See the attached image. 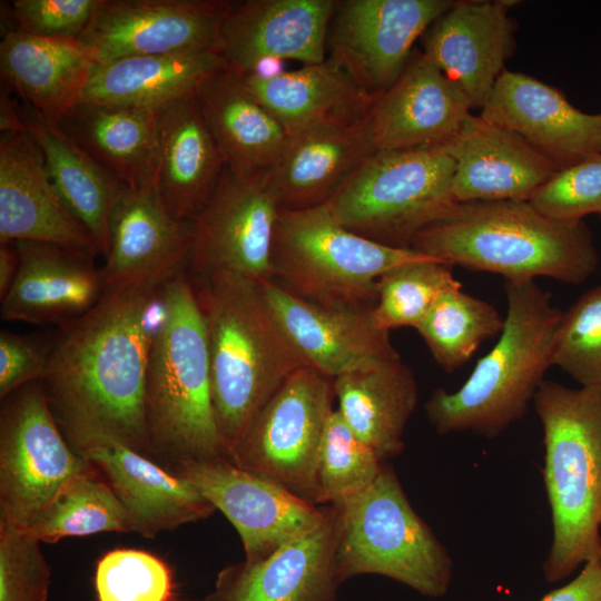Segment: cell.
<instances>
[{
  "instance_id": "obj_20",
  "label": "cell",
  "mask_w": 601,
  "mask_h": 601,
  "mask_svg": "<svg viewBox=\"0 0 601 601\" xmlns=\"http://www.w3.org/2000/svg\"><path fill=\"white\" fill-rule=\"evenodd\" d=\"M377 152L368 115L288 135L265 184L280 213L325 205Z\"/></svg>"
},
{
  "instance_id": "obj_26",
  "label": "cell",
  "mask_w": 601,
  "mask_h": 601,
  "mask_svg": "<svg viewBox=\"0 0 601 601\" xmlns=\"http://www.w3.org/2000/svg\"><path fill=\"white\" fill-rule=\"evenodd\" d=\"M341 584L333 509L321 526L269 558L254 563L243 560L221 569L203 601H337Z\"/></svg>"
},
{
  "instance_id": "obj_18",
  "label": "cell",
  "mask_w": 601,
  "mask_h": 601,
  "mask_svg": "<svg viewBox=\"0 0 601 601\" xmlns=\"http://www.w3.org/2000/svg\"><path fill=\"white\" fill-rule=\"evenodd\" d=\"M37 242L95 256L99 247L56 191L42 151L26 130L1 134L0 244Z\"/></svg>"
},
{
  "instance_id": "obj_44",
  "label": "cell",
  "mask_w": 601,
  "mask_h": 601,
  "mask_svg": "<svg viewBox=\"0 0 601 601\" xmlns=\"http://www.w3.org/2000/svg\"><path fill=\"white\" fill-rule=\"evenodd\" d=\"M99 0H14L16 30L45 38L76 39L87 29Z\"/></svg>"
},
{
  "instance_id": "obj_4",
  "label": "cell",
  "mask_w": 601,
  "mask_h": 601,
  "mask_svg": "<svg viewBox=\"0 0 601 601\" xmlns=\"http://www.w3.org/2000/svg\"><path fill=\"white\" fill-rule=\"evenodd\" d=\"M506 316L499 339L454 392L435 388L425 413L441 435L494 439L520 421L553 366L563 312L535 282H505Z\"/></svg>"
},
{
  "instance_id": "obj_14",
  "label": "cell",
  "mask_w": 601,
  "mask_h": 601,
  "mask_svg": "<svg viewBox=\"0 0 601 601\" xmlns=\"http://www.w3.org/2000/svg\"><path fill=\"white\" fill-rule=\"evenodd\" d=\"M233 2L99 0L78 41L96 63L134 56L220 52V27Z\"/></svg>"
},
{
  "instance_id": "obj_40",
  "label": "cell",
  "mask_w": 601,
  "mask_h": 601,
  "mask_svg": "<svg viewBox=\"0 0 601 601\" xmlns=\"http://www.w3.org/2000/svg\"><path fill=\"white\" fill-rule=\"evenodd\" d=\"M98 601H171L174 578L160 558L138 549H115L96 565Z\"/></svg>"
},
{
  "instance_id": "obj_42",
  "label": "cell",
  "mask_w": 601,
  "mask_h": 601,
  "mask_svg": "<svg viewBox=\"0 0 601 601\" xmlns=\"http://www.w3.org/2000/svg\"><path fill=\"white\" fill-rule=\"evenodd\" d=\"M40 541L0 521V601H47L51 570Z\"/></svg>"
},
{
  "instance_id": "obj_5",
  "label": "cell",
  "mask_w": 601,
  "mask_h": 601,
  "mask_svg": "<svg viewBox=\"0 0 601 601\" xmlns=\"http://www.w3.org/2000/svg\"><path fill=\"white\" fill-rule=\"evenodd\" d=\"M211 398L227 450L297 370L308 366L273 316L257 280L230 272L204 277Z\"/></svg>"
},
{
  "instance_id": "obj_31",
  "label": "cell",
  "mask_w": 601,
  "mask_h": 601,
  "mask_svg": "<svg viewBox=\"0 0 601 601\" xmlns=\"http://www.w3.org/2000/svg\"><path fill=\"white\" fill-rule=\"evenodd\" d=\"M196 97L226 167L239 177H265L288 138L279 121L230 70L208 77Z\"/></svg>"
},
{
  "instance_id": "obj_12",
  "label": "cell",
  "mask_w": 601,
  "mask_h": 601,
  "mask_svg": "<svg viewBox=\"0 0 601 601\" xmlns=\"http://www.w3.org/2000/svg\"><path fill=\"white\" fill-rule=\"evenodd\" d=\"M454 0H336L327 58L375 100L402 73L414 43Z\"/></svg>"
},
{
  "instance_id": "obj_45",
  "label": "cell",
  "mask_w": 601,
  "mask_h": 601,
  "mask_svg": "<svg viewBox=\"0 0 601 601\" xmlns=\"http://www.w3.org/2000/svg\"><path fill=\"white\" fill-rule=\"evenodd\" d=\"M49 357V345L29 337L0 332V398L20 387L41 381Z\"/></svg>"
},
{
  "instance_id": "obj_15",
  "label": "cell",
  "mask_w": 601,
  "mask_h": 601,
  "mask_svg": "<svg viewBox=\"0 0 601 601\" xmlns=\"http://www.w3.org/2000/svg\"><path fill=\"white\" fill-rule=\"evenodd\" d=\"M280 210L264 177L244 178L225 167L219 184L190 220L189 267L205 277L230 272L273 280V243Z\"/></svg>"
},
{
  "instance_id": "obj_48",
  "label": "cell",
  "mask_w": 601,
  "mask_h": 601,
  "mask_svg": "<svg viewBox=\"0 0 601 601\" xmlns=\"http://www.w3.org/2000/svg\"><path fill=\"white\" fill-rule=\"evenodd\" d=\"M18 254L13 244H0V298L10 290L18 272Z\"/></svg>"
},
{
  "instance_id": "obj_19",
  "label": "cell",
  "mask_w": 601,
  "mask_h": 601,
  "mask_svg": "<svg viewBox=\"0 0 601 601\" xmlns=\"http://www.w3.org/2000/svg\"><path fill=\"white\" fill-rule=\"evenodd\" d=\"M509 1L462 0L421 37L423 53L462 92L471 109L485 106L515 48Z\"/></svg>"
},
{
  "instance_id": "obj_9",
  "label": "cell",
  "mask_w": 601,
  "mask_h": 601,
  "mask_svg": "<svg viewBox=\"0 0 601 601\" xmlns=\"http://www.w3.org/2000/svg\"><path fill=\"white\" fill-rule=\"evenodd\" d=\"M453 174L454 161L443 147L377 151L325 205L352 233L411 248L421 230L457 204Z\"/></svg>"
},
{
  "instance_id": "obj_13",
  "label": "cell",
  "mask_w": 601,
  "mask_h": 601,
  "mask_svg": "<svg viewBox=\"0 0 601 601\" xmlns=\"http://www.w3.org/2000/svg\"><path fill=\"white\" fill-rule=\"evenodd\" d=\"M171 472L190 482L238 532L245 561L259 562L321 526L331 505H316L245 471L227 457L180 464Z\"/></svg>"
},
{
  "instance_id": "obj_22",
  "label": "cell",
  "mask_w": 601,
  "mask_h": 601,
  "mask_svg": "<svg viewBox=\"0 0 601 601\" xmlns=\"http://www.w3.org/2000/svg\"><path fill=\"white\" fill-rule=\"evenodd\" d=\"M480 116L565 168L601 154V114L577 109L558 89L504 70Z\"/></svg>"
},
{
  "instance_id": "obj_2",
  "label": "cell",
  "mask_w": 601,
  "mask_h": 601,
  "mask_svg": "<svg viewBox=\"0 0 601 601\" xmlns=\"http://www.w3.org/2000/svg\"><path fill=\"white\" fill-rule=\"evenodd\" d=\"M411 248L451 266L502 275L506 282L550 277L585 282L599 256L583 220H558L525 200L457 203L421 230Z\"/></svg>"
},
{
  "instance_id": "obj_24",
  "label": "cell",
  "mask_w": 601,
  "mask_h": 601,
  "mask_svg": "<svg viewBox=\"0 0 601 601\" xmlns=\"http://www.w3.org/2000/svg\"><path fill=\"white\" fill-rule=\"evenodd\" d=\"M75 450L108 482L132 532L144 538L207 519L216 510L190 482L119 442L92 439Z\"/></svg>"
},
{
  "instance_id": "obj_32",
  "label": "cell",
  "mask_w": 601,
  "mask_h": 601,
  "mask_svg": "<svg viewBox=\"0 0 601 601\" xmlns=\"http://www.w3.org/2000/svg\"><path fill=\"white\" fill-rule=\"evenodd\" d=\"M229 70L217 51L126 57L95 63L81 101L159 111L193 97L210 76Z\"/></svg>"
},
{
  "instance_id": "obj_3",
  "label": "cell",
  "mask_w": 601,
  "mask_h": 601,
  "mask_svg": "<svg viewBox=\"0 0 601 601\" xmlns=\"http://www.w3.org/2000/svg\"><path fill=\"white\" fill-rule=\"evenodd\" d=\"M145 420L150 457L168 470L228 459L211 398L204 315L186 270L159 293L145 382Z\"/></svg>"
},
{
  "instance_id": "obj_30",
  "label": "cell",
  "mask_w": 601,
  "mask_h": 601,
  "mask_svg": "<svg viewBox=\"0 0 601 601\" xmlns=\"http://www.w3.org/2000/svg\"><path fill=\"white\" fill-rule=\"evenodd\" d=\"M159 112L81 101L55 122L118 181L156 188Z\"/></svg>"
},
{
  "instance_id": "obj_41",
  "label": "cell",
  "mask_w": 601,
  "mask_h": 601,
  "mask_svg": "<svg viewBox=\"0 0 601 601\" xmlns=\"http://www.w3.org/2000/svg\"><path fill=\"white\" fill-rule=\"evenodd\" d=\"M553 365L581 386H601V285L563 312Z\"/></svg>"
},
{
  "instance_id": "obj_34",
  "label": "cell",
  "mask_w": 601,
  "mask_h": 601,
  "mask_svg": "<svg viewBox=\"0 0 601 601\" xmlns=\"http://www.w3.org/2000/svg\"><path fill=\"white\" fill-rule=\"evenodd\" d=\"M237 76L287 135L325 121L364 118L374 102L327 57L319 63L304 65L273 79Z\"/></svg>"
},
{
  "instance_id": "obj_7",
  "label": "cell",
  "mask_w": 601,
  "mask_h": 601,
  "mask_svg": "<svg viewBox=\"0 0 601 601\" xmlns=\"http://www.w3.org/2000/svg\"><path fill=\"white\" fill-rule=\"evenodd\" d=\"M332 506L342 583L361 574H378L424 597L447 593L453 561L412 508L391 463H383L367 489Z\"/></svg>"
},
{
  "instance_id": "obj_35",
  "label": "cell",
  "mask_w": 601,
  "mask_h": 601,
  "mask_svg": "<svg viewBox=\"0 0 601 601\" xmlns=\"http://www.w3.org/2000/svg\"><path fill=\"white\" fill-rule=\"evenodd\" d=\"M19 112L40 147L48 175L61 200L95 238L106 257L109 216L124 184L111 176L78 144L30 105L19 101Z\"/></svg>"
},
{
  "instance_id": "obj_1",
  "label": "cell",
  "mask_w": 601,
  "mask_h": 601,
  "mask_svg": "<svg viewBox=\"0 0 601 601\" xmlns=\"http://www.w3.org/2000/svg\"><path fill=\"white\" fill-rule=\"evenodd\" d=\"M159 293L106 289L90 311L58 325L39 382L73 449L109 439L150 457L145 382Z\"/></svg>"
},
{
  "instance_id": "obj_37",
  "label": "cell",
  "mask_w": 601,
  "mask_h": 601,
  "mask_svg": "<svg viewBox=\"0 0 601 601\" xmlns=\"http://www.w3.org/2000/svg\"><path fill=\"white\" fill-rule=\"evenodd\" d=\"M504 317L490 303L462 290V284L443 290L416 331L435 362L446 372L464 365L485 341L500 335Z\"/></svg>"
},
{
  "instance_id": "obj_25",
  "label": "cell",
  "mask_w": 601,
  "mask_h": 601,
  "mask_svg": "<svg viewBox=\"0 0 601 601\" xmlns=\"http://www.w3.org/2000/svg\"><path fill=\"white\" fill-rule=\"evenodd\" d=\"M454 161L457 203L525 200L560 169L515 132L472 115L443 147Z\"/></svg>"
},
{
  "instance_id": "obj_39",
  "label": "cell",
  "mask_w": 601,
  "mask_h": 601,
  "mask_svg": "<svg viewBox=\"0 0 601 601\" xmlns=\"http://www.w3.org/2000/svg\"><path fill=\"white\" fill-rule=\"evenodd\" d=\"M383 463L334 408L318 452L317 505H336L361 493L374 482Z\"/></svg>"
},
{
  "instance_id": "obj_43",
  "label": "cell",
  "mask_w": 601,
  "mask_h": 601,
  "mask_svg": "<svg viewBox=\"0 0 601 601\" xmlns=\"http://www.w3.org/2000/svg\"><path fill=\"white\" fill-rule=\"evenodd\" d=\"M529 203L539 213L558 220H582L590 214L601 216V154L560 169Z\"/></svg>"
},
{
  "instance_id": "obj_36",
  "label": "cell",
  "mask_w": 601,
  "mask_h": 601,
  "mask_svg": "<svg viewBox=\"0 0 601 601\" xmlns=\"http://www.w3.org/2000/svg\"><path fill=\"white\" fill-rule=\"evenodd\" d=\"M21 530L46 543L102 532L132 533L126 510L93 465L73 477Z\"/></svg>"
},
{
  "instance_id": "obj_46",
  "label": "cell",
  "mask_w": 601,
  "mask_h": 601,
  "mask_svg": "<svg viewBox=\"0 0 601 601\" xmlns=\"http://www.w3.org/2000/svg\"><path fill=\"white\" fill-rule=\"evenodd\" d=\"M540 601H601L599 559L587 562L572 581L545 594Z\"/></svg>"
},
{
  "instance_id": "obj_33",
  "label": "cell",
  "mask_w": 601,
  "mask_h": 601,
  "mask_svg": "<svg viewBox=\"0 0 601 601\" xmlns=\"http://www.w3.org/2000/svg\"><path fill=\"white\" fill-rule=\"evenodd\" d=\"M334 390L337 411L382 462L401 454L418 401L416 378L401 358L342 374Z\"/></svg>"
},
{
  "instance_id": "obj_38",
  "label": "cell",
  "mask_w": 601,
  "mask_h": 601,
  "mask_svg": "<svg viewBox=\"0 0 601 601\" xmlns=\"http://www.w3.org/2000/svg\"><path fill=\"white\" fill-rule=\"evenodd\" d=\"M460 282L452 266L431 257L398 265L376 282L377 302L371 311L375 327L390 332L420 324L437 296Z\"/></svg>"
},
{
  "instance_id": "obj_16",
  "label": "cell",
  "mask_w": 601,
  "mask_h": 601,
  "mask_svg": "<svg viewBox=\"0 0 601 601\" xmlns=\"http://www.w3.org/2000/svg\"><path fill=\"white\" fill-rule=\"evenodd\" d=\"M108 229V253L101 267L106 289L160 290L189 265L191 223L173 217L156 188L121 185Z\"/></svg>"
},
{
  "instance_id": "obj_50",
  "label": "cell",
  "mask_w": 601,
  "mask_h": 601,
  "mask_svg": "<svg viewBox=\"0 0 601 601\" xmlns=\"http://www.w3.org/2000/svg\"><path fill=\"white\" fill-rule=\"evenodd\" d=\"M599 561L601 562V546H600V553H599Z\"/></svg>"
},
{
  "instance_id": "obj_49",
  "label": "cell",
  "mask_w": 601,
  "mask_h": 601,
  "mask_svg": "<svg viewBox=\"0 0 601 601\" xmlns=\"http://www.w3.org/2000/svg\"><path fill=\"white\" fill-rule=\"evenodd\" d=\"M285 71V60L279 58H266L258 61L246 75L258 79H273Z\"/></svg>"
},
{
  "instance_id": "obj_28",
  "label": "cell",
  "mask_w": 601,
  "mask_h": 601,
  "mask_svg": "<svg viewBox=\"0 0 601 601\" xmlns=\"http://www.w3.org/2000/svg\"><path fill=\"white\" fill-rule=\"evenodd\" d=\"M158 112L156 189L173 217L190 221L215 191L226 164L196 95Z\"/></svg>"
},
{
  "instance_id": "obj_17",
  "label": "cell",
  "mask_w": 601,
  "mask_h": 601,
  "mask_svg": "<svg viewBox=\"0 0 601 601\" xmlns=\"http://www.w3.org/2000/svg\"><path fill=\"white\" fill-rule=\"evenodd\" d=\"M264 299L304 362L337 376L400 359L390 339L372 322L371 309L327 307L304 300L274 280H257Z\"/></svg>"
},
{
  "instance_id": "obj_8",
  "label": "cell",
  "mask_w": 601,
  "mask_h": 601,
  "mask_svg": "<svg viewBox=\"0 0 601 601\" xmlns=\"http://www.w3.org/2000/svg\"><path fill=\"white\" fill-rule=\"evenodd\" d=\"M423 257L412 248L388 247L352 233L322 205L279 214L273 280L317 305L371 309L377 302V279Z\"/></svg>"
},
{
  "instance_id": "obj_11",
  "label": "cell",
  "mask_w": 601,
  "mask_h": 601,
  "mask_svg": "<svg viewBox=\"0 0 601 601\" xmlns=\"http://www.w3.org/2000/svg\"><path fill=\"white\" fill-rule=\"evenodd\" d=\"M91 467L60 430L40 382L2 400L0 521L27 528L73 477Z\"/></svg>"
},
{
  "instance_id": "obj_23",
  "label": "cell",
  "mask_w": 601,
  "mask_h": 601,
  "mask_svg": "<svg viewBox=\"0 0 601 601\" xmlns=\"http://www.w3.org/2000/svg\"><path fill=\"white\" fill-rule=\"evenodd\" d=\"M336 0H246L233 2L220 27V55L229 70L246 75L260 60L303 65L327 57L328 26Z\"/></svg>"
},
{
  "instance_id": "obj_29",
  "label": "cell",
  "mask_w": 601,
  "mask_h": 601,
  "mask_svg": "<svg viewBox=\"0 0 601 601\" xmlns=\"http://www.w3.org/2000/svg\"><path fill=\"white\" fill-rule=\"evenodd\" d=\"M95 63L76 39L14 29L0 43L2 86L52 122L81 102Z\"/></svg>"
},
{
  "instance_id": "obj_6",
  "label": "cell",
  "mask_w": 601,
  "mask_h": 601,
  "mask_svg": "<svg viewBox=\"0 0 601 601\" xmlns=\"http://www.w3.org/2000/svg\"><path fill=\"white\" fill-rule=\"evenodd\" d=\"M533 404L543 430V482L552 540L549 583L599 559L601 546V386L572 388L544 380Z\"/></svg>"
},
{
  "instance_id": "obj_47",
  "label": "cell",
  "mask_w": 601,
  "mask_h": 601,
  "mask_svg": "<svg viewBox=\"0 0 601 601\" xmlns=\"http://www.w3.org/2000/svg\"><path fill=\"white\" fill-rule=\"evenodd\" d=\"M11 90L2 86L0 95V130L4 132L26 131L27 128L19 112V101L11 96Z\"/></svg>"
},
{
  "instance_id": "obj_10",
  "label": "cell",
  "mask_w": 601,
  "mask_h": 601,
  "mask_svg": "<svg viewBox=\"0 0 601 601\" xmlns=\"http://www.w3.org/2000/svg\"><path fill=\"white\" fill-rule=\"evenodd\" d=\"M334 398V378L312 366L297 370L248 422L228 459L317 505L318 452Z\"/></svg>"
},
{
  "instance_id": "obj_27",
  "label": "cell",
  "mask_w": 601,
  "mask_h": 601,
  "mask_svg": "<svg viewBox=\"0 0 601 601\" xmlns=\"http://www.w3.org/2000/svg\"><path fill=\"white\" fill-rule=\"evenodd\" d=\"M12 244L19 265L1 299L3 321L60 325L87 313L104 296L106 287L95 256L46 243Z\"/></svg>"
},
{
  "instance_id": "obj_21",
  "label": "cell",
  "mask_w": 601,
  "mask_h": 601,
  "mask_svg": "<svg viewBox=\"0 0 601 601\" xmlns=\"http://www.w3.org/2000/svg\"><path fill=\"white\" fill-rule=\"evenodd\" d=\"M462 92L414 49L397 80L371 106L368 120L377 151L444 147L467 119Z\"/></svg>"
}]
</instances>
